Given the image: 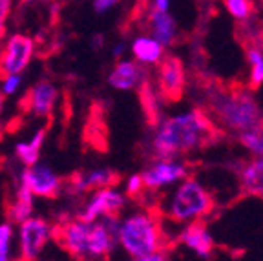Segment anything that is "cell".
Segmentation results:
<instances>
[{"label": "cell", "mask_w": 263, "mask_h": 261, "mask_svg": "<svg viewBox=\"0 0 263 261\" xmlns=\"http://www.w3.org/2000/svg\"><path fill=\"white\" fill-rule=\"evenodd\" d=\"M218 132L203 108L192 106L161 115L154 123L148 146L152 157L185 159L186 155L205 150L218 137Z\"/></svg>", "instance_id": "1"}, {"label": "cell", "mask_w": 263, "mask_h": 261, "mask_svg": "<svg viewBox=\"0 0 263 261\" xmlns=\"http://www.w3.org/2000/svg\"><path fill=\"white\" fill-rule=\"evenodd\" d=\"M216 128L238 137L263 128V106L249 86H212L205 90V108Z\"/></svg>", "instance_id": "2"}, {"label": "cell", "mask_w": 263, "mask_h": 261, "mask_svg": "<svg viewBox=\"0 0 263 261\" xmlns=\"http://www.w3.org/2000/svg\"><path fill=\"white\" fill-rule=\"evenodd\" d=\"M168 236L164 232L163 216L148 208L124 212L117 219V247L126 257L166 250Z\"/></svg>", "instance_id": "3"}, {"label": "cell", "mask_w": 263, "mask_h": 261, "mask_svg": "<svg viewBox=\"0 0 263 261\" xmlns=\"http://www.w3.org/2000/svg\"><path fill=\"white\" fill-rule=\"evenodd\" d=\"M216 208L210 188L194 176H189L170 188L163 197L159 214L170 223L183 227V225L205 221Z\"/></svg>", "instance_id": "4"}, {"label": "cell", "mask_w": 263, "mask_h": 261, "mask_svg": "<svg viewBox=\"0 0 263 261\" xmlns=\"http://www.w3.org/2000/svg\"><path fill=\"white\" fill-rule=\"evenodd\" d=\"M15 227V252L18 261H37L46 250V247L55 239V229H57L51 221L42 216H35V214Z\"/></svg>", "instance_id": "5"}, {"label": "cell", "mask_w": 263, "mask_h": 261, "mask_svg": "<svg viewBox=\"0 0 263 261\" xmlns=\"http://www.w3.org/2000/svg\"><path fill=\"white\" fill-rule=\"evenodd\" d=\"M146 194L168 192L177 183L190 176V166L185 159L177 157H152L141 172Z\"/></svg>", "instance_id": "6"}, {"label": "cell", "mask_w": 263, "mask_h": 261, "mask_svg": "<svg viewBox=\"0 0 263 261\" xmlns=\"http://www.w3.org/2000/svg\"><path fill=\"white\" fill-rule=\"evenodd\" d=\"M189 86V73L183 59L166 53V57L156 66L154 88L163 102H179L185 97Z\"/></svg>", "instance_id": "7"}, {"label": "cell", "mask_w": 263, "mask_h": 261, "mask_svg": "<svg viewBox=\"0 0 263 261\" xmlns=\"http://www.w3.org/2000/svg\"><path fill=\"white\" fill-rule=\"evenodd\" d=\"M126 204L128 197L117 187L99 188V190L88 194L77 217L88 221V223L104 219V217H119L126 210Z\"/></svg>", "instance_id": "8"}, {"label": "cell", "mask_w": 263, "mask_h": 261, "mask_svg": "<svg viewBox=\"0 0 263 261\" xmlns=\"http://www.w3.org/2000/svg\"><path fill=\"white\" fill-rule=\"evenodd\" d=\"M16 183L26 187L35 196V199H55L66 188L62 176L46 163H35L31 166H22Z\"/></svg>", "instance_id": "9"}, {"label": "cell", "mask_w": 263, "mask_h": 261, "mask_svg": "<svg viewBox=\"0 0 263 261\" xmlns=\"http://www.w3.org/2000/svg\"><path fill=\"white\" fill-rule=\"evenodd\" d=\"M37 55L35 39L24 33H13L0 44V75L22 73L31 66Z\"/></svg>", "instance_id": "10"}, {"label": "cell", "mask_w": 263, "mask_h": 261, "mask_svg": "<svg viewBox=\"0 0 263 261\" xmlns=\"http://www.w3.org/2000/svg\"><path fill=\"white\" fill-rule=\"evenodd\" d=\"M90 230L91 223L81 217H71L55 229V241L71 257L90 261Z\"/></svg>", "instance_id": "11"}, {"label": "cell", "mask_w": 263, "mask_h": 261, "mask_svg": "<svg viewBox=\"0 0 263 261\" xmlns=\"http://www.w3.org/2000/svg\"><path fill=\"white\" fill-rule=\"evenodd\" d=\"M59 97H61L59 86L49 79H41V81L33 82L26 90L22 104L31 117L49 119L57 108Z\"/></svg>", "instance_id": "12"}, {"label": "cell", "mask_w": 263, "mask_h": 261, "mask_svg": "<svg viewBox=\"0 0 263 261\" xmlns=\"http://www.w3.org/2000/svg\"><path fill=\"white\" fill-rule=\"evenodd\" d=\"M150 81L146 68L136 62L132 57H124L115 61L106 75V82L111 90L130 94V91H139L144 82Z\"/></svg>", "instance_id": "13"}, {"label": "cell", "mask_w": 263, "mask_h": 261, "mask_svg": "<svg viewBox=\"0 0 263 261\" xmlns=\"http://www.w3.org/2000/svg\"><path fill=\"white\" fill-rule=\"evenodd\" d=\"M176 241L177 245L192 252L199 259H209L216 252V239H214L205 221L179 227V232L176 234Z\"/></svg>", "instance_id": "14"}, {"label": "cell", "mask_w": 263, "mask_h": 261, "mask_svg": "<svg viewBox=\"0 0 263 261\" xmlns=\"http://www.w3.org/2000/svg\"><path fill=\"white\" fill-rule=\"evenodd\" d=\"M119 181L117 172L110 166H93L84 172L75 174L71 179L66 181L64 190H70L73 196H86V194L99 190V188L115 187Z\"/></svg>", "instance_id": "15"}, {"label": "cell", "mask_w": 263, "mask_h": 261, "mask_svg": "<svg viewBox=\"0 0 263 261\" xmlns=\"http://www.w3.org/2000/svg\"><path fill=\"white\" fill-rule=\"evenodd\" d=\"M128 55L136 62H139L143 68H156L164 57L166 48L157 39H154L150 33H137L128 42Z\"/></svg>", "instance_id": "16"}, {"label": "cell", "mask_w": 263, "mask_h": 261, "mask_svg": "<svg viewBox=\"0 0 263 261\" xmlns=\"http://www.w3.org/2000/svg\"><path fill=\"white\" fill-rule=\"evenodd\" d=\"M146 31L168 49L176 44L177 37H179V24H177L172 11L161 13V11H150L148 9Z\"/></svg>", "instance_id": "17"}, {"label": "cell", "mask_w": 263, "mask_h": 261, "mask_svg": "<svg viewBox=\"0 0 263 261\" xmlns=\"http://www.w3.org/2000/svg\"><path fill=\"white\" fill-rule=\"evenodd\" d=\"M238 183L245 196L263 199V155L247 159L238 168Z\"/></svg>", "instance_id": "18"}, {"label": "cell", "mask_w": 263, "mask_h": 261, "mask_svg": "<svg viewBox=\"0 0 263 261\" xmlns=\"http://www.w3.org/2000/svg\"><path fill=\"white\" fill-rule=\"evenodd\" d=\"M46 135H48L46 126H41L33 132L28 139L18 141V143L15 144L13 154H15L16 161H18L22 166H31V164L41 161V154H42V146H44Z\"/></svg>", "instance_id": "19"}, {"label": "cell", "mask_w": 263, "mask_h": 261, "mask_svg": "<svg viewBox=\"0 0 263 261\" xmlns=\"http://www.w3.org/2000/svg\"><path fill=\"white\" fill-rule=\"evenodd\" d=\"M33 212H35V196L21 183H16L15 190H13V199L8 204V221L18 225L31 217Z\"/></svg>", "instance_id": "20"}, {"label": "cell", "mask_w": 263, "mask_h": 261, "mask_svg": "<svg viewBox=\"0 0 263 261\" xmlns=\"http://www.w3.org/2000/svg\"><path fill=\"white\" fill-rule=\"evenodd\" d=\"M247 61V86L252 91L259 90L263 86V49L258 46L249 44L245 51Z\"/></svg>", "instance_id": "21"}, {"label": "cell", "mask_w": 263, "mask_h": 261, "mask_svg": "<svg viewBox=\"0 0 263 261\" xmlns=\"http://www.w3.org/2000/svg\"><path fill=\"white\" fill-rule=\"evenodd\" d=\"M221 6L227 11V15L232 21L239 22V24H245V22L252 21L256 9L254 0H221Z\"/></svg>", "instance_id": "22"}, {"label": "cell", "mask_w": 263, "mask_h": 261, "mask_svg": "<svg viewBox=\"0 0 263 261\" xmlns=\"http://www.w3.org/2000/svg\"><path fill=\"white\" fill-rule=\"evenodd\" d=\"M139 94H141V99H143L144 111H146V115L150 117V121H152V124H154L157 119L161 117L159 115V108H161L159 102H163V99L159 97V94L156 91V88H154V84L150 81L144 82L143 88L139 90Z\"/></svg>", "instance_id": "23"}, {"label": "cell", "mask_w": 263, "mask_h": 261, "mask_svg": "<svg viewBox=\"0 0 263 261\" xmlns=\"http://www.w3.org/2000/svg\"><path fill=\"white\" fill-rule=\"evenodd\" d=\"M236 139H238L239 146L251 154V157L263 155V132L261 130L243 132V134H239Z\"/></svg>", "instance_id": "24"}, {"label": "cell", "mask_w": 263, "mask_h": 261, "mask_svg": "<svg viewBox=\"0 0 263 261\" xmlns=\"http://www.w3.org/2000/svg\"><path fill=\"white\" fill-rule=\"evenodd\" d=\"M16 245V227L11 221L0 223V256H11Z\"/></svg>", "instance_id": "25"}, {"label": "cell", "mask_w": 263, "mask_h": 261, "mask_svg": "<svg viewBox=\"0 0 263 261\" xmlns=\"http://www.w3.org/2000/svg\"><path fill=\"white\" fill-rule=\"evenodd\" d=\"M24 88V75L22 73H8L0 75V91L6 99L16 97Z\"/></svg>", "instance_id": "26"}, {"label": "cell", "mask_w": 263, "mask_h": 261, "mask_svg": "<svg viewBox=\"0 0 263 261\" xmlns=\"http://www.w3.org/2000/svg\"><path fill=\"white\" fill-rule=\"evenodd\" d=\"M123 192L128 199H141V197L146 194V188H144V181H143V176H141V172L130 174V176L124 179Z\"/></svg>", "instance_id": "27"}, {"label": "cell", "mask_w": 263, "mask_h": 261, "mask_svg": "<svg viewBox=\"0 0 263 261\" xmlns=\"http://www.w3.org/2000/svg\"><path fill=\"white\" fill-rule=\"evenodd\" d=\"M123 0H91V9L95 11V15H108L110 11H114Z\"/></svg>", "instance_id": "28"}, {"label": "cell", "mask_w": 263, "mask_h": 261, "mask_svg": "<svg viewBox=\"0 0 263 261\" xmlns=\"http://www.w3.org/2000/svg\"><path fill=\"white\" fill-rule=\"evenodd\" d=\"M126 261H170L166 250H159V252H152L146 254V256H139V257H128Z\"/></svg>", "instance_id": "29"}, {"label": "cell", "mask_w": 263, "mask_h": 261, "mask_svg": "<svg viewBox=\"0 0 263 261\" xmlns=\"http://www.w3.org/2000/svg\"><path fill=\"white\" fill-rule=\"evenodd\" d=\"M148 9H150V11L170 13L172 11V0H150Z\"/></svg>", "instance_id": "30"}, {"label": "cell", "mask_w": 263, "mask_h": 261, "mask_svg": "<svg viewBox=\"0 0 263 261\" xmlns=\"http://www.w3.org/2000/svg\"><path fill=\"white\" fill-rule=\"evenodd\" d=\"M13 11V0H0V22H6Z\"/></svg>", "instance_id": "31"}, {"label": "cell", "mask_w": 263, "mask_h": 261, "mask_svg": "<svg viewBox=\"0 0 263 261\" xmlns=\"http://www.w3.org/2000/svg\"><path fill=\"white\" fill-rule=\"evenodd\" d=\"M126 53H128V44H124V42H117V44H114V48H111V57H114L115 61L124 59Z\"/></svg>", "instance_id": "32"}, {"label": "cell", "mask_w": 263, "mask_h": 261, "mask_svg": "<svg viewBox=\"0 0 263 261\" xmlns=\"http://www.w3.org/2000/svg\"><path fill=\"white\" fill-rule=\"evenodd\" d=\"M249 44H254V46H258L259 49H263V26L256 29L254 37H252V41L249 42Z\"/></svg>", "instance_id": "33"}, {"label": "cell", "mask_w": 263, "mask_h": 261, "mask_svg": "<svg viewBox=\"0 0 263 261\" xmlns=\"http://www.w3.org/2000/svg\"><path fill=\"white\" fill-rule=\"evenodd\" d=\"M91 46H93V49H101L104 46V35H101V33H95L93 37H91Z\"/></svg>", "instance_id": "34"}, {"label": "cell", "mask_w": 263, "mask_h": 261, "mask_svg": "<svg viewBox=\"0 0 263 261\" xmlns=\"http://www.w3.org/2000/svg\"><path fill=\"white\" fill-rule=\"evenodd\" d=\"M4 111H6V97H4V94L0 91V121L4 117Z\"/></svg>", "instance_id": "35"}, {"label": "cell", "mask_w": 263, "mask_h": 261, "mask_svg": "<svg viewBox=\"0 0 263 261\" xmlns=\"http://www.w3.org/2000/svg\"><path fill=\"white\" fill-rule=\"evenodd\" d=\"M0 261H13L11 256H0Z\"/></svg>", "instance_id": "36"}, {"label": "cell", "mask_w": 263, "mask_h": 261, "mask_svg": "<svg viewBox=\"0 0 263 261\" xmlns=\"http://www.w3.org/2000/svg\"><path fill=\"white\" fill-rule=\"evenodd\" d=\"M0 144H2V128H0Z\"/></svg>", "instance_id": "37"}, {"label": "cell", "mask_w": 263, "mask_h": 261, "mask_svg": "<svg viewBox=\"0 0 263 261\" xmlns=\"http://www.w3.org/2000/svg\"><path fill=\"white\" fill-rule=\"evenodd\" d=\"M22 2H33V0H22Z\"/></svg>", "instance_id": "38"}, {"label": "cell", "mask_w": 263, "mask_h": 261, "mask_svg": "<svg viewBox=\"0 0 263 261\" xmlns=\"http://www.w3.org/2000/svg\"><path fill=\"white\" fill-rule=\"evenodd\" d=\"M261 132H263V128H261Z\"/></svg>", "instance_id": "39"}]
</instances>
